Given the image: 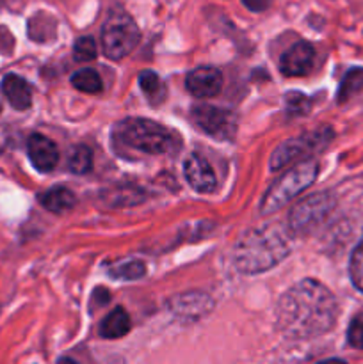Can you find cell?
<instances>
[{"instance_id":"cell-1","label":"cell","mask_w":363,"mask_h":364,"mask_svg":"<svg viewBox=\"0 0 363 364\" xmlns=\"http://www.w3.org/2000/svg\"><path fill=\"white\" fill-rule=\"evenodd\" d=\"M338 316L337 299L315 279H302L281 295L276 322L281 333L294 340H306L327 333Z\"/></svg>"},{"instance_id":"cell-2","label":"cell","mask_w":363,"mask_h":364,"mask_svg":"<svg viewBox=\"0 0 363 364\" xmlns=\"http://www.w3.org/2000/svg\"><path fill=\"white\" fill-rule=\"evenodd\" d=\"M290 252V237L278 223L260 224L246 231L233 249L238 272L260 274L276 267Z\"/></svg>"},{"instance_id":"cell-3","label":"cell","mask_w":363,"mask_h":364,"mask_svg":"<svg viewBox=\"0 0 363 364\" xmlns=\"http://www.w3.org/2000/svg\"><path fill=\"white\" fill-rule=\"evenodd\" d=\"M121 139L128 148L148 155H162L178 148V139L173 132L144 117H130L123 121Z\"/></svg>"},{"instance_id":"cell-4","label":"cell","mask_w":363,"mask_h":364,"mask_svg":"<svg viewBox=\"0 0 363 364\" xmlns=\"http://www.w3.org/2000/svg\"><path fill=\"white\" fill-rule=\"evenodd\" d=\"M317 174H319V166L313 160H305V162L288 169L265 192L262 199V212L273 213L276 210L283 208L288 201H292L295 196L301 194L302 191H306L315 181Z\"/></svg>"},{"instance_id":"cell-5","label":"cell","mask_w":363,"mask_h":364,"mask_svg":"<svg viewBox=\"0 0 363 364\" xmlns=\"http://www.w3.org/2000/svg\"><path fill=\"white\" fill-rule=\"evenodd\" d=\"M139 39L141 32L130 14L117 9L107 16L102 27V48L110 60H120L130 55L139 45Z\"/></svg>"},{"instance_id":"cell-6","label":"cell","mask_w":363,"mask_h":364,"mask_svg":"<svg viewBox=\"0 0 363 364\" xmlns=\"http://www.w3.org/2000/svg\"><path fill=\"white\" fill-rule=\"evenodd\" d=\"M331 137H333L331 130L324 128V130L315 132V134L288 139V141H285L283 144H280L274 149L273 156H270V171L283 169V167H287L288 164H292L294 160L305 156L306 153L326 148V144L331 141Z\"/></svg>"},{"instance_id":"cell-7","label":"cell","mask_w":363,"mask_h":364,"mask_svg":"<svg viewBox=\"0 0 363 364\" xmlns=\"http://www.w3.org/2000/svg\"><path fill=\"white\" fill-rule=\"evenodd\" d=\"M191 117L196 127L206 135H212L217 141H230L237 130V119L228 110L212 105L192 107Z\"/></svg>"},{"instance_id":"cell-8","label":"cell","mask_w":363,"mask_h":364,"mask_svg":"<svg viewBox=\"0 0 363 364\" xmlns=\"http://www.w3.org/2000/svg\"><path fill=\"white\" fill-rule=\"evenodd\" d=\"M335 199L330 194H313L312 198L302 199L288 215L290 230L295 233H306L317 224L322 223L324 217L331 212Z\"/></svg>"},{"instance_id":"cell-9","label":"cell","mask_w":363,"mask_h":364,"mask_svg":"<svg viewBox=\"0 0 363 364\" xmlns=\"http://www.w3.org/2000/svg\"><path fill=\"white\" fill-rule=\"evenodd\" d=\"M315 64V48L310 43L299 41L283 53L280 70L285 77H305Z\"/></svg>"},{"instance_id":"cell-10","label":"cell","mask_w":363,"mask_h":364,"mask_svg":"<svg viewBox=\"0 0 363 364\" xmlns=\"http://www.w3.org/2000/svg\"><path fill=\"white\" fill-rule=\"evenodd\" d=\"M185 87L196 98H212L223 89V75L214 66H199L187 75Z\"/></svg>"},{"instance_id":"cell-11","label":"cell","mask_w":363,"mask_h":364,"mask_svg":"<svg viewBox=\"0 0 363 364\" xmlns=\"http://www.w3.org/2000/svg\"><path fill=\"white\" fill-rule=\"evenodd\" d=\"M185 180L189 181L196 192L201 194H210L217 188V178L214 169L210 167L209 160L205 156L192 153L187 160H185Z\"/></svg>"},{"instance_id":"cell-12","label":"cell","mask_w":363,"mask_h":364,"mask_svg":"<svg viewBox=\"0 0 363 364\" xmlns=\"http://www.w3.org/2000/svg\"><path fill=\"white\" fill-rule=\"evenodd\" d=\"M27 151L32 166L39 173H50L56 169L57 162H59V149H57L56 142L41 134H32L28 137Z\"/></svg>"},{"instance_id":"cell-13","label":"cell","mask_w":363,"mask_h":364,"mask_svg":"<svg viewBox=\"0 0 363 364\" xmlns=\"http://www.w3.org/2000/svg\"><path fill=\"white\" fill-rule=\"evenodd\" d=\"M2 91L14 110H27L32 105V89L25 78L9 73L2 80Z\"/></svg>"},{"instance_id":"cell-14","label":"cell","mask_w":363,"mask_h":364,"mask_svg":"<svg viewBox=\"0 0 363 364\" xmlns=\"http://www.w3.org/2000/svg\"><path fill=\"white\" fill-rule=\"evenodd\" d=\"M130 327L132 322L128 313L123 308H116L102 320L98 333L105 340H117V338H123L125 334H128Z\"/></svg>"},{"instance_id":"cell-15","label":"cell","mask_w":363,"mask_h":364,"mask_svg":"<svg viewBox=\"0 0 363 364\" xmlns=\"http://www.w3.org/2000/svg\"><path fill=\"white\" fill-rule=\"evenodd\" d=\"M39 203L43 208L53 213H64L77 205V198L66 187H52L39 196Z\"/></svg>"},{"instance_id":"cell-16","label":"cell","mask_w":363,"mask_h":364,"mask_svg":"<svg viewBox=\"0 0 363 364\" xmlns=\"http://www.w3.org/2000/svg\"><path fill=\"white\" fill-rule=\"evenodd\" d=\"M139 87L141 91L148 96V100L152 103H160L164 100V95H166V87H164L162 80L157 73L153 71H141L139 73Z\"/></svg>"},{"instance_id":"cell-17","label":"cell","mask_w":363,"mask_h":364,"mask_svg":"<svg viewBox=\"0 0 363 364\" xmlns=\"http://www.w3.org/2000/svg\"><path fill=\"white\" fill-rule=\"evenodd\" d=\"M71 84L75 89L82 92H88V95H96V92H102V78L96 73L95 70H80L71 77Z\"/></svg>"},{"instance_id":"cell-18","label":"cell","mask_w":363,"mask_h":364,"mask_svg":"<svg viewBox=\"0 0 363 364\" xmlns=\"http://www.w3.org/2000/svg\"><path fill=\"white\" fill-rule=\"evenodd\" d=\"M363 89V68H352L342 80L340 89H338V102L344 103L351 100L356 92Z\"/></svg>"},{"instance_id":"cell-19","label":"cell","mask_w":363,"mask_h":364,"mask_svg":"<svg viewBox=\"0 0 363 364\" xmlns=\"http://www.w3.org/2000/svg\"><path fill=\"white\" fill-rule=\"evenodd\" d=\"M68 167L73 174H85L93 167V153L88 146H75L68 156Z\"/></svg>"},{"instance_id":"cell-20","label":"cell","mask_w":363,"mask_h":364,"mask_svg":"<svg viewBox=\"0 0 363 364\" xmlns=\"http://www.w3.org/2000/svg\"><path fill=\"white\" fill-rule=\"evenodd\" d=\"M146 274V265L139 259H128V262L121 263L110 269V276L114 279H125V281H134L139 279Z\"/></svg>"},{"instance_id":"cell-21","label":"cell","mask_w":363,"mask_h":364,"mask_svg":"<svg viewBox=\"0 0 363 364\" xmlns=\"http://www.w3.org/2000/svg\"><path fill=\"white\" fill-rule=\"evenodd\" d=\"M98 55V50H96V43L91 36H84V38H78L77 43L73 46V57L78 63H89V60H95Z\"/></svg>"},{"instance_id":"cell-22","label":"cell","mask_w":363,"mask_h":364,"mask_svg":"<svg viewBox=\"0 0 363 364\" xmlns=\"http://www.w3.org/2000/svg\"><path fill=\"white\" fill-rule=\"evenodd\" d=\"M349 274H351L352 284L359 291H363V242L352 252L351 263H349Z\"/></svg>"},{"instance_id":"cell-23","label":"cell","mask_w":363,"mask_h":364,"mask_svg":"<svg viewBox=\"0 0 363 364\" xmlns=\"http://www.w3.org/2000/svg\"><path fill=\"white\" fill-rule=\"evenodd\" d=\"M347 341L352 348L363 350V313L351 320L347 329Z\"/></svg>"},{"instance_id":"cell-24","label":"cell","mask_w":363,"mask_h":364,"mask_svg":"<svg viewBox=\"0 0 363 364\" xmlns=\"http://www.w3.org/2000/svg\"><path fill=\"white\" fill-rule=\"evenodd\" d=\"M242 4L249 11H253V13H262V11H265L269 7L270 0H242Z\"/></svg>"},{"instance_id":"cell-25","label":"cell","mask_w":363,"mask_h":364,"mask_svg":"<svg viewBox=\"0 0 363 364\" xmlns=\"http://www.w3.org/2000/svg\"><path fill=\"white\" fill-rule=\"evenodd\" d=\"M319 364H347V363L342 361V359H327V361H322Z\"/></svg>"},{"instance_id":"cell-26","label":"cell","mask_w":363,"mask_h":364,"mask_svg":"<svg viewBox=\"0 0 363 364\" xmlns=\"http://www.w3.org/2000/svg\"><path fill=\"white\" fill-rule=\"evenodd\" d=\"M59 364H80V363H77V361H75V359H70V358H64V359H60V361H59Z\"/></svg>"},{"instance_id":"cell-27","label":"cell","mask_w":363,"mask_h":364,"mask_svg":"<svg viewBox=\"0 0 363 364\" xmlns=\"http://www.w3.org/2000/svg\"><path fill=\"white\" fill-rule=\"evenodd\" d=\"M105 364H127L125 361H121V359H110V361H107Z\"/></svg>"},{"instance_id":"cell-28","label":"cell","mask_w":363,"mask_h":364,"mask_svg":"<svg viewBox=\"0 0 363 364\" xmlns=\"http://www.w3.org/2000/svg\"><path fill=\"white\" fill-rule=\"evenodd\" d=\"M0 112H2V103H0Z\"/></svg>"}]
</instances>
